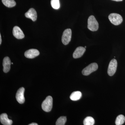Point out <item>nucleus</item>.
<instances>
[{
  "instance_id": "f8f14e48",
  "label": "nucleus",
  "mask_w": 125,
  "mask_h": 125,
  "mask_svg": "<svg viewBox=\"0 0 125 125\" xmlns=\"http://www.w3.org/2000/svg\"><path fill=\"white\" fill-rule=\"evenodd\" d=\"M85 51V48L83 47H79L76 48L73 54V57L74 58H80L84 53Z\"/></svg>"
},
{
  "instance_id": "412c9836",
  "label": "nucleus",
  "mask_w": 125,
  "mask_h": 125,
  "mask_svg": "<svg viewBox=\"0 0 125 125\" xmlns=\"http://www.w3.org/2000/svg\"><path fill=\"white\" fill-rule=\"evenodd\" d=\"M2 42V39H1V35L0 34V45H1Z\"/></svg>"
},
{
  "instance_id": "2eb2a0df",
  "label": "nucleus",
  "mask_w": 125,
  "mask_h": 125,
  "mask_svg": "<svg viewBox=\"0 0 125 125\" xmlns=\"http://www.w3.org/2000/svg\"><path fill=\"white\" fill-rule=\"evenodd\" d=\"M2 2L4 5L9 8L13 7L16 5L14 0H2Z\"/></svg>"
},
{
  "instance_id": "dca6fc26",
  "label": "nucleus",
  "mask_w": 125,
  "mask_h": 125,
  "mask_svg": "<svg viewBox=\"0 0 125 125\" xmlns=\"http://www.w3.org/2000/svg\"><path fill=\"white\" fill-rule=\"evenodd\" d=\"M125 117L123 115H120L116 117L115 120L116 125H121L125 123Z\"/></svg>"
},
{
  "instance_id": "0eeeda50",
  "label": "nucleus",
  "mask_w": 125,
  "mask_h": 125,
  "mask_svg": "<svg viewBox=\"0 0 125 125\" xmlns=\"http://www.w3.org/2000/svg\"><path fill=\"white\" fill-rule=\"evenodd\" d=\"M25 89L23 87L20 88L17 91L16 95V100L20 104H22L25 102L24 92Z\"/></svg>"
},
{
  "instance_id": "20e7f679",
  "label": "nucleus",
  "mask_w": 125,
  "mask_h": 125,
  "mask_svg": "<svg viewBox=\"0 0 125 125\" xmlns=\"http://www.w3.org/2000/svg\"><path fill=\"white\" fill-rule=\"evenodd\" d=\"M98 68V66L97 63L95 62L91 63L83 70L82 73L85 76L89 75L92 72L97 70Z\"/></svg>"
},
{
  "instance_id": "4468645a",
  "label": "nucleus",
  "mask_w": 125,
  "mask_h": 125,
  "mask_svg": "<svg viewBox=\"0 0 125 125\" xmlns=\"http://www.w3.org/2000/svg\"><path fill=\"white\" fill-rule=\"evenodd\" d=\"M82 93L79 91H76L72 93L70 96V98L73 101L79 100L82 97Z\"/></svg>"
},
{
  "instance_id": "6ab92c4d",
  "label": "nucleus",
  "mask_w": 125,
  "mask_h": 125,
  "mask_svg": "<svg viewBox=\"0 0 125 125\" xmlns=\"http://www.w3.org/2000/svg\"><path fill=\"white\" fill-rule=\"evenodd\" d=\"M51 5L52 7L54 9L57 10L60 8V3L59 0H51Z\"/></svg>"
},
{
  "instance_id": "423d86ee",
  "label": "nucleus",
  "mask_w": 125,
  "mask_h": 125,
  "mask_svg": "<svg viewBox=\"0 0 125 125\" xmlns=\"http://www.w3.org/2000/svg\"><path fill=\"white\" fill-rule=\"evenodd\" d=\"M117 65V61L115 59H112L110 61L107 70V73L109 76L114 75L116 71Z\"/></svg>"
},
{
  "instance_id": "9d476101",
  "label": "nucleus",
  "mask_w": 125,
  "mask_h": 125,
  "mask_svg": "<svg viewBox=\"0 0 125 125\" xmlns=\"http://www.w3.org/2000/svg\"><path fill=\"white\" fill-rule=\"evenodd\" d=\"M25 15L26 18L31 19L33 21H36L37 17V12L33 8L30 9L25 14Z\"/></svg>"
},
{
  "instance_id": "6e6552de",
  "label": "nucleus",
  "mask_w": 125,
  "mask_h": 125,
  "mask_svg": "<svg viewBox=\"0 0 125 125\" xmlns=\"http://www.w3.org/2000/svg\"><path fill=\"white\" fill-rule=\"evenodd\" d=\"M40 54L38 50L34 49H29L25 52L24 55L27 58H33L37 56Z\"/></svg>"
},
{
  "instance_id": "1a4fd4ad",
  "label": "nucleus",
  "mask_w": 125,
  "mask_h": 125,
  "mask_svg": "<svg viewBox=\"0 0 125 125\" xmlns=\"http://www.w3.org/2000/svg\"><path fill=\"white\" fill-rule=\"evenodd\" d=\"M13 34L14 37L18 39H22L24 37V34L20 28L18 26L14 27Z\"/></svg>"
},
{
  "instance_id": "7ed1b4c3",
  "label": "nucleus",
  "mask_w": 125,
  "mask_h": 125,
  "mask_svg": "<svg viewBox=\"0 0 125 125\" xmlns=\"http://www.w3.org/2000/svg\"><path fill=\"white\" fill-rule=\"evenodd\" d=\"M110 22L115 25H119L122 23L123 19L120 15L117 13H112L108 16Z\"/></svg>"
},
{
  "instance_id": "f03ea898",
  "label": "nucleus",
  "mask_w": 125,
  "mask_h": 125,
  "mask_svg": "<svg viewBox=\"0 0 125 125\" xmlns=\"http://www.w3.org/2000/svg\"><path fill=\"white\" fill-rule=\"evenodd\" d=\"M53 99L51 96H48L43 102L42 104V108L43 111L47 112L51 111L52 107Z\"/></svg>"
},
{
  "instance_id": "a211bd4d",
  "label": "nucleus",
  "mask_w": 125,
  "mask_h": 125,
  "mask_svg": "<svg viewBox=\"0 0 125 125\" xmlns=\"http://www.w3.org/2000/svg\"><path fill=\"white\" fill-rule=\"evenodd\" d=\"M66 121V118L65 116H62L59 117L56 122V125H64Z\"/></svg>"
},
{
  "instance_id": "f257e3e1",
  "label": "nucleus",
  "mask_w": 125,
  "mask_h": 125,
  "mask_svg": "<svg viewBox=\"0 0 125 125\" xmlns=\"http://www.w3.org/2000/svg\"><path fill=\"white\" fill-rule=\"evenodd\" d=\"M99 24L93 15L90 16L88 20V28L90 31H95L98 29Z\"/></svg>"
},
{
  "instance_id": "f3484780",
  "label": "nucleus",
  "mask_w": 125,
  "mask_h": 125,
  "mask_svg": "<svg viewBox=\"0 0 125 125\" xmlns=\"http://www.w3.org/2000/svg\"><path fill=\"white\" fill-rule=\"evenodd\" d=\"M84 125H94V119L91 116H88L85 118L83 122Z\"/></svg>"
},
{
  "instance_id": "b1692460",
  "label": "nucleus",
  "mask_w": 125,
  "mask_h": 125,
  "mask_svg": "<svg viewBox=\"0 0 125 125\" xmlns=\"http://www.w3.org/2000/svg\"><path fill=\"white\" fill-rule=\"evenodd\" d=\"M84 48H86V46H85V47H84Z\"/></svg>"
},
{
  "instance_id": "aec40b11",
  "label": "nucleus",
  "mask_w": 125,
  "mask_h": 125,
  "mask_svg": "<svg viewBox=\"0 0 125 125\" xmlns=\"http://www.w3.org/2000/svg\"><path fill=\"white\" fill-rule=\"evenodd\" d=\"M29 125H38V124L35 123H32L29 124Z\"/></svg>"
},
{
  "instance_id": "39448f33",
  "label": "nucleus",
  "mask_w": 125,
  "mask_h": 125,
  "mask_svg": "<svg viewBox=\"0 0 125 125\" xmlns=\"http://www.w3.org/2000/svg\"><path fill=\"white\" fill-rule=\"evenodd\" d=\"M72 36L71 30L67 29L63 32L62 38V43L64 45H67L71 40Z\"/></svg>"
},
{
  "instance_id": "4be33fe9",
  "label": "nucleus",
  "mask_w": 125,
  "mask_h": 125,
  "mask_svg": "<svg viewBox=\"0 0 125 125\" xmlns=\"http://www.w3.org/2000/svg\"><path fill=\"white\" fill-rule=\"evenodd\" d=\"M112 0L115 1H122L123 0Z\"/></svg>"
},
{
  "instance_id": "ddd939ff",
  "label": "nucleus",
  "mask_w": 125,
  "mask_h": 125,
  "mask_svg": "<svg viewBox=\"0 0 125 125\" xmlns=\"http://www.w3.org/2000/svg\"><path fill=\"white\" fill-rule=\"evenodd\" d=\"M0 121L1 123L4 125H11L13 123V121L9 119L6 113H3L0 116Z\"/></svg>"
},
{
  "instance_id": "5701e85b",
  "label": "nucleus",
  "mask_w": 125,
  "mask_h": 125,
  "mask_svg": "<svg viewBox=\"0 0 125 125\" xmlns=\"http://www.w3.org/2000/svg\"><path fill=\"white\" fill-rule=\"evenodd\" d=\"M11 64H13V62H12V63H11Z\"/></svg>"
},
{
  "instance_id": "9b49d317",
  "label": "nucleus",
  "mask_w": 125,
  "mask_h": 125,
  "mask_svg": "<svg viewBox=\"0 0 125 125\" xmlns=\"http://www.w3.org/2000/svg\"><path fill=\"white\" fill-rule=\"evenodd\" d=\"M11 62L10 59L8 57H6L3 59L2 65L3 66V71L5 73L9 72L10 70Z\"/></svg>"
}]
</instances>
